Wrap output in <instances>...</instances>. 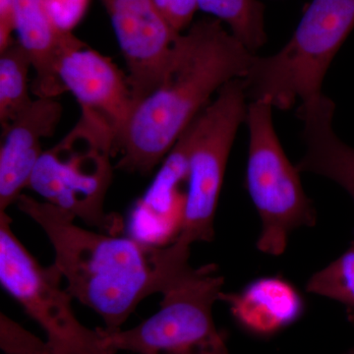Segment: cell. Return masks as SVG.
Returning <instances> with one entry per match:
<instances>
[{"label":"cell","instance_id":"cell-1","mask_svg":"<svg viewBox=\"0 0 354 354\" xmlns=\"http://www.w3.org/2000/svg\"><path fill=\"white\" fill-rule=\"evenodd\" d=\"M255 57L215 18H203L178 37L176 57L160 87L133 109L114 141L116 169L151 174L208 106L211 95L243 79Z\"/></svg>","mask_w":354,"mask_h":354},{"label":"cell","instance_id":"cell-2","mask_svg":"<svg viewBox=\"0 0 354 354\" xmlns=\"http://www.w3.org/2000/svg\"><path fill=\"white\" fill-rule=\"evenodd\" d=\"M16 204L50 241L69 295L101 317L106 332L121 330L142 301L169 286L160 246L86 230L68 212L26 194Z\"/></svg>","mask_w":354,"mask_h":354},{"label":"cell","instance_id":"cell-3","mask_svg":"<svg viewBox=\"0 0 354 354\" xmlns=\"http://www.w3.org/2000/svg\"><path fill=\"white\" fill-rule=\"evenodd\" d=\"M247 95L242 79H234L218 91L187 127L188 181L180 223L171 244L162 247L174 269L189 266L190 247L213 241L214 221L225 178L228 156L242 121L246 120Z\"/></svg>","mask_w":354,"mask_h":354},{"label":"cell","instance_id":"cell-4","mask_svg":"<svg viewBox=\"0 0 354 354\" xmlns=\"http://www.w3.org/2000/svg\"><path fill=\"white\" fill-rule=\"evenodd\" d=\"M353 29L354 0H313L279 53L254 57L242 79L247 99L290 109L322 95L326 73Z\"/></svg>","mask_w":354,"mask_h":354},{"label":"cell","instance_id":"cell-5","mask_svg":"<svg viewBox=\"0 0 354 354\" xmlns=\"http://www.w3.org/2000/svg\"><path fill=\"white\" fill-rule=\"evenodd\" d=\"M113 145L114 133L108 122L95 113L82 111L73 129L57 145L44 151L28 188L88 227L118 235L122 221L104 208L113 180Z\"/></svg>","mask_w":354,"mask_h":354},{"label":"cell","instance_id":"cell-6","mask_svg":"<svg viewBox=\"0 0 354 354\" xmlns=\"http://www.w3.org/2000/svg\"><path fill=\"white\" fill-rule=\"evenodd\" d=\"M225 279L218 266L190 267L162 293L160 310L129 330L100 332L116 351L136 354H230L225 333L216 327L213 306Z\"/></svg>","mask_w":354,"mask_h":354},{"label":"cell","instance_id":"cell-7","mask_svg":"<svg viewBox=\"0 0 354 354\" xmlns=\"http://www.w3.org/2000/svg\"><path fill=\"white\" fill-rule=\"evenodd\" d=\"M269 102L251 101L247 108L249 130L246 188L262 221L257 241L261 252L281 255L297 228L314 227L316 211L278 138Z\"/></svg>","mask_w":354,"mask_h":354},{"label":"cell","instance_id":"cell-8","mask_svg":"<svg viewBox=\"0 0 354 354\" xmlns=\"http://www.w3.org/2000/svg\"><path fill=\"white\" fill-rule=\"evenodd\" d=\"M55 264L43 267L17 239L12 218L0 212V283L43 328L53 354H116L99 329L77 319L72 297Z\"/></svg>","mask_w":354,"mask_h":354},{"label":"cell","instance_id":"cell-9","mask_svg":"<svg viewBox=\"0 0 354 354\" xmlns=\"http://www.w3.org/2000/svg\"><path fill=\"white\" fill-rule=\"evenodd\" d=\"M129 75L134 108L164 82L176 57V32L153 0H102Z\"/></svg>","mask_w":354,"mask_h":354},{"label":"cell","instance_id":"cell-10","mask_svg":"<svg viewBox=\"0 0 354 354\" xmlns=\"http://www.w3.org/2000/svg\"><path fill=\"white\" fill-rule=\"evenodd\" d=\"M58 75L82 111L108 122L115 141L134 109L127 76L111 58L86 46L62 58Z\"/></svg>","mask_w":354,"mask_h":354},{"label":"cell","instance_id":"cell-11","mask_svg":"<svg viewBox=\"0 0 354 354\" xmlns=\"http://www.w3.org/2000/svg\"><path fill=\"white\" fill-rule=\"evenodd\" d=\"M55 97H38L2 129L0 212L17 202L43 155L41 142L53 136L62 118Z\"/></svg>","mask_w":354,"mask_h":354},{"label":"cell","instance_id":"cell-12","mask_svg":"<svg viewBox=\"0 0 354 354\" xmlns=\"http://www.w3.org/2000/svg\"><path fill=\"white\" fill-rule=\"evenodd\" d=\"M15 31L31 58L36 78L31 91L37 97H57L66 93L58 75L62 58L86 44L53 23L44 0H15Z\"/></svg>","mask_w":354,"mask_h":354},{"label":"cell","instance_id":"cell-13","mask_svg":"<svg viewBox=\"0 0 354 354\" xmlns=\"http://www.w3.org/2000/svg\"><path fill=\"white\" fill-rule=\"evenodd\" d=\"M335 106L325 95L300 104L297 116L304 123V158L299 172L325 176L341 185L354 201V148L337 136L333 128Z\"/></svg>","mask_w":354,"mask_h":354},{"label":"cell","instance_id":"cell-14","mask_svg":"<svg viewBox=\"0 0 354 354\" xmlns=\"http://www.w3.org/2000/svg\"><path fill=\"white\" fill-rule=\"evenodd\" d=\"M239 323L260 334H269L295 320L302 309L299 293L288 281L279 278L258 279L237 293H225Z\"/></svg>","mask_w":354,"mask_h":354},{"label":"cell","instance_id":"cell-15","mask_svg":"<svg viewBox=\"0 0 354 354\" xmlns=\"http://www.w3.org/2000/svg\"><path fill=\"white\" fill-rule=\"evenodd\" d=\"M31 58L19 41L0 51V124L2 129L32 102L29 95Z\"/></svg>","mask_w":354,"mask_h":354},{"label":"cell","instance_id":"cell-16","mask_svg":"<svg viewBox=\"0 0 354 354\" xmlns=\"http://www.w3.org/2000/svg\"><path fill=\"white\" fill-rule=\"evenodd\" d=\"M198 6L227 23L232 34L251 53L267 41L265 6L259 0H198Z\"/></svg>","mask_w":354,"mask_h":354},{"label":"cell","instance_id":"cell-17","mask_svg":"<svg viewBox=\"0 0 354 354\" xmlns=\"http://www.w3.org/2000/svg\"><path fill=\"white\" fill-rule=\"evenodd\" d=\"M306 290L339 301L346 307L349 320L354 323V237L341 257L309 279Z\"/></svg>","mask_w":354,"mask_h":354},{"label":"cell","instance_id":"cell-18","mask_svg":"<svg viewBox=\"0 0 354 354\" xmlns=\"http://www.w3.org/2000/svg\"><path fill=\"white\" fill-rule=\"evenodd\" d=\"M0 348L7 354H51L44 342L3 313L0 315Z\"/></svg>","mask_w":354,"mask_h":354},{"label":"cell","instance_id":"cell-19","mask_svg":"<svg viewBox=\"0 0 354 354\" xmlns=\"http://www.w3.org/2000/svg\"><path fill=\"white\" fill-rule=\"evenodd\" d=\"M51 19L64 32H71L82 19L90 0H44Z\"/></svg>","mask_w":354,"mask_h":354},{"label":"cell","instance_id":"cell-20","mask_svg":"<svg viewBox=\"0 0 354 354\" xmlns=\"http://www.w3.org/2000/svg\"><path fill=\"white\" fill-rule=\"evenodd\" d=\"M197 9L198 0H169L165 18L176 32H180L192 22Z\"/></svg>","mask_w":354,"mask_h":354},{"label":"cell","instance_id":"cell-21","mask_svg":"<svg viewBox=\"0 0 354 354\" xmlns=\"http://www.w3.org/2000/svg\"><path fill=\"white\" fill-rule=\"evenodd\" d=\"M15 31V0H0V51L11 41Z\"/></svg>","mask_w":354,"mask_h":354},{"label":"cell","instance_id":"cell-22","mask_svg":"<svg viewBox=\"0 0 354 354\" xmlns=\"http://www.w3.org/2000/svg\"><path fill=\"white\" fill-rule=\"evenodd\" d=\"M156 6L158 7V10L160 13L165 16L167 15V8H169V0H153Z\"/></svg>","mask_w":354,"mask_h":354},{"label":"cell","instance_id":"cell-23","mask_svg":"<svg viewBox=\"0 0 354 354\" xmlns=\"http://www.w3.org/2000/svg\"><path fill=\"white\" fill-rule=\"evenodd\" d=\"M348 354H354V348L351 349Z\"/></svg>","mask_w":354,"mask_h":354},{"label":"cell","instance_id":"cell-24","mask_svg":"<svg viewBox=\"0 0 354 354\" xmlns=\"http://www.w3.org/2000/svg\"><path fill=\"white\" fill-rule=\"evenodd\" d=\"M51 354H53V353H51Z\"/></svg>","mask_w":354,"mask_h":354}]
</instances>
